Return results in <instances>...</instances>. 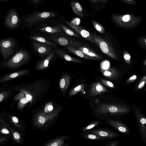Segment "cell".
<instances>
[{"instance_id": "obj_31", "label": "cell", "mask_w": 146, "mask_h": 146, "mask_svg": "<svg viewBox=\"0 0 146 146\" xmlns=\"http://www.w3.org/2000/svg\"><path fill=\"white\" fill-rule=\"evenodd\" d=\"M98 122H95L94 123H92L90 124H89L88 126L85 127L84 128L82 131H87L88 130H90L92 129L95 127V126H96L97 125H98Z\"/></svg>"}, {"instance_id": "obj_40", "label": "cell", "mask_w": 146, "mask_h": 146, "mask_svg": "<svg viewBox=\"0 0 146 146\" xmlns=\"http://www.w3.org/2000/svg\"><path fill=\"white\" fill-rule=\"evenodd\" d=\"M118 142L116 141H113L104 146H117Z\"/></svg>"}, {"instance_id": "obj_16", "label": "cell", "mask_w": 146, "mask_h": 146, "mask_svg": "<svg viewBox=\"0 0 146 146\" xmlns=\"http://www.w3.org/2000/svg\"><path fill=\"white\" fill-rule=\"evenodd\" d=\"M26 70H22L6 75L0 79V83L10 80L13 78L21 76L27 72Z\"/></svg>"}, {"instance_id": "obj_19", "label": "cell", "mask_w": 146, "mask_h": 146, "mask_svg": "<svg viewBox=\"0 0 146 146\" xmlns=\"http://www.w3.org/2000/svg\"><path fill=\"white\" fill-rule=\"evenodd\" d=\"M70 4L74 14L78 16L82 17L83 16L82 8L81 5L76 1L71 2Z\"/></svg>"}, {"instance_id": "obj_24", "label": "cell", "mask_w": 146, "mask_h": 146, "mask_svg": "<svg viewBox=\"0 0 146 146\" xmlns=\"http://www.w3.org/2000/svg\"><path fill=\"white\" fill-rule=\"evenodd\" d=\"M103 74L106 77L110 78H116L119 76L118 73L115 70L112 68L102 70Z\"/></svg>"}, {"instance_id": "obj_35", "label": "cell", "mask_w": 146, "mask_h": 146, "mask_svg": "<svg viewBox=\"0 0 146 146\" xmlns=\"http://www.w3.org/2000/svg\"><path fill=\"white\" fill-rule=\"evenodd\" d=\"M137 78V76L134 75L130 77L127 81V84L131 83L135 80Z\"/></svg>"}, {"instance_id": "obj_39", "label": "cell", "mask_w": 146, "mask_h": 146, "mask_svg": "<svg viewBox=\"0 0 146 146\" xmlns=\"http://www.w3.org/2000/svg\"><path fill=\"white\" fill-rule=\"evenodd\" d=\"M42 1V0H32L31 1L34 4L36 7L37 8L38 5L40 4L41 1Z\"/></svg>"}, {"instance_id": "obj_20", "label": "cell", "mask_w": 146, "mask_h": 146, "mask_svg": "<svg viewBox=\"0 0 146 146\" xmlns=\"http://www.w3.org/2000/svg\"><path fill=\"white\" fill-rule=\"evenodd\" d=\"M55 53L52 51L44 59L40 60L37 64L39 69H42L48 67L50 61L54 57Z\"/></svg>"}, {"instance_id": "obj_21", "label": "cell", "mask_w": 146, "mask_h": 146, "mask_svg": "<svg viewBox=\"0 0 146 146\" xmlns=\"http://www.w3.org/2000/svg\"><path fill=\"white\" fill-rule=\"evenodd\" d=\"M108 122L111 126L119 131L125 133H128L127 128L122 123L115 121H109Z\"/></svg>"}, {"instance_id": "obj_34", "label": "cell", "mask_w": 146, "mask_h": 146, "mask_svg": "<svg viewBox=\"0 0 146 146\" xmlns=\"http://www.w3.org/2000/svg\"><path fill=\"white\" fill-rule=\"evenodd\" d=\"M9 92L5 91L0 93V103L5 98L8 94Z\"/></svg>"}, {"instance_id": "obj_1", "label": "cell", "mask_w": 146, "mask_h": 146, "mask_svg": "<svg viewBox=\"0 0 146 146\" xmlns=\"http://www.w3.org/2000/svg\"><path fill=\"white\" fill-rule=\"evenodd\" d=\"M130 111L129 107L123 105L115 104L103 103L96 108V114L104 113L119 114L128 112Z\"/></svg>"}, {"instance_id": "obj_12", "label": "cell", "mask_w": 146, "mask_h": 146, "mask_svg": "<svg viewBox=\"0 0 146 146\" xmlns=\"http://www.w3.org/2000/svg\"><path fill=\"white\" fill-rule=\"evenodd\" d=\"M94 38L96 42L98 44L100 49L103 52L113 58H116L115 56L111 53V51L110 46L105 41L98 38L96 36H94Z\"/></svg>"}, {"instance_id": "obj_6", "label": "cell", "mask_w": 146, "mask_h": 146, "mask_svg": "<svg viewBox=\"0 0 146 146\" xmlns=\"http://www.w3.org/2000/svg\"><path fill=\"white\" fill-rule=\"evenodd\" d=\"M38 32L47 33L51 35L59 33H64L62 30L59 24L48 25L42 24L36 27Z\"/></svg>"}, {"instance_id": "obj_36", "label": "cell", "mask_w": 146, "mask_h": 146, "mask_svg": "<svg viewBox=\"0 0 146 146\" xmlns=\"http://www.w3.org/2000/svg\"><path fill=\"white\" fill-rule=\"evenodd\" d=\"M86 55L90 57H95L98 58H100L98 55H96L91 50L89 49L88 52L87 53Z\"/></svg>"}, {"instance_id": "obj_37", "label": "cell", "mask_w": 146, "mask_h": 146, "mask_svg": "<svg viewBox=\"0 0 146 146\" xmlns=\"http://www.w3.org/2000/svg\"><path fill=\"white\" fill-rule=\"evenodd\" d=\"M131 19V17L129 15H124L122 18V21L124 22H127L129 21Z\"/></svg>"}, {"instance_id": "obj_43", "label": "cell", "mask_w": 146, "mask_h": 146, "mask_svg": "<svg viewBox=\"0 0 146 146\" xmlns=\"http://www.w3.org/2000/svg\"><path fill=\"white\" fill-rule=\"evenodd\" d=\"M47 111L46 112H48L52 110L53 109V107L51 105H50L47 106Z\"/></svg>"}, {"instance_id": "obj_13", "label": "cell", "mask_w": 146, "mask_h": 146, "mask_svg": "<svg viewBox=\"0 0 146 146\" xmlns=\"http://www.w3.org/2000/svg\"><path fill=\"white\" fill-rule=\"evenodd\" d=\"M68 137L67 136L57 137L48 142L44 146H68L69 144L65 143V141Z\"/></svg>"}, {"instance_id": "obj_4", "label": "cell", "mask_w": 146, "mask_h": 146, "mask_svg": "<svg viewBox=\"0 0 146 146\" xmlns=\"http://www.w3.org/2000/svg\"><path fill=\"white\" fill-rule=\"evenodd\" d=\"M48 40H51L57 45L63 46H71L76 48L81 46V43L68 35L62 36L61 33L51 35L49 36H44Z\"/></svg>"}, {"instance_id": "obj_32", "label": "cell", "mask_w": 146, "mask_h": 146, "mask_svg": "<svg viewBox=\"0 0 146 146\" xmlns=\"http://www.w3.org/2000/svg\"><path fill=\"white\" fill-rule=\"evenodd\" d=\"M101 82L104 84L108 87L113 88H115L113 83L109 81L102 79Z\"/></svg>"}, {"instance_id": "obj_30", "label": "cell", "mask_w": 146, "mask_h": 146, "mask_svg": "<svg viewBox=\"0 0 146 146\" xmlns=\"http://www.w3.org/2000/svg\"><path fill=\"white\" fill-rule=\"evenodd\" d=\"M11 119L12 123L15 126L19 128H22V126L19 123L18 119L16 117L12 116L11 117Z\"/></svg>"}, {"instance_id": "obj_17", "label": "cell", "mask_w": 146, "mask_h": 146, "mask_svg": "<svg viewBox=\"0 0 146 146\" xmlns=\"http://www.w3.org/2000/svg\"><path fill=\"white\" fill-rule=\"evenodd\" d=\"M55 51L58 55L67 61L77 63L81 62L80 60L68 55L63 50L57 48Z\"/></svg>"}, {"instance_id": "obj_15", "label": "cell", "mask_w": 146, "mask_h": 146, "mask_svg": "<svg viewBox=\"0 0 146 146\" xmlns=\"http://www.w3.org/2000/svg\"><path fill=\"white\" fill-rule=\"evenodd\" d=\"M92 134L100 136L103 137L113 138L118 136V134L109 131L104 130L97 129L92 131Z\"/></svg>"}, {"instance_id": "obj_7", "label": "cell", "mask_w": 146, "mask_h": 146, "mask_svg": "<svg viewBox=\"0 0 146 146\" xmlns=\"http://www.w3.org/2000/svg\"><path fill=\"white\" fill-rule=\"evenodd\" d=\"M33 48L38 55L44 56L49 54L53 48L48 44L35 41L33 43Z\"/></svg>"}, {"instance_id": "obj_29", "label": "cell", "mask_w": 146, "mask_h": 146, "mask_svg": "<svg viewBox=\"0 0 146 146\" xmlns=\"http://www.w3.org/2000/svg\"><path fill=\"white\" fill-rule=\"evenodd\" d=\"M29 101L27 100L26 97L21 99L18 104V108L19 109L21 108L23 106L28 103Z\"/></svg>"}, {"instance_id": "obj_48", "label": "cell", "mask_w": 146, "mask_h": 146, "mask_svg": "<svg viewBox=\"0 0 146 146\" xmlns=\"http://www.w3.org/2000/svg\"><path fill=\"white\" fill-rule=\"evenodd\" d=\"M2 119H0V127H1L0 124L1 122Z\"/></svg>"}, {"instance_id": "obj_18", "label": "cell", "mask_w": 146, "mask_h": 146, "mask_svg": "<svg viewBox=\"0 0 146 146\" xmlns=\"http://www.w3.org/2000/svg\"><path fill=\"white\" fill-rule=\"evenodd\" d=\"M30 38L35 41L48 44L54 48H56L57 46V44L55 43L50 41L44 36L36 35L30 36Z\"/></svg>"}, {"instance_id": "obj_45", "label": "cell", "mask_w": 146, "mask_h": 146, "mask_svg": "<svg viewBox=\"0 0 146 146\" xmlns=\"http://www.w3.org/2000/svg\"><path fill=\"white\" fill-rule=\"evenodd\" d=\"M25 97L27 100L29 101L32 98V96L29 94H27L25 96Z\"/></svg>"}, {"instance_id": "obj_9", "label": "cell", "mask_w": 146, "mask_h": 146, "mask_svg": "<svg viewBox=\"0 0 146 146\" xmlns=\"http://www.w3.org/2000/svg\"><path fill=\"white\" fill-rule=\"evenodd\" d=\"M19 19L16 11L11 9L8 13L5 20V24L8 27L15 28L18 25Z\"/></svg>"}, {"instance_id": "obj_41", "label": "cell", "mask_w": 146, "mask_h": 146, "mask_svg": "<svg viewBox=\"0 0 146 146\" xmlns=\"http://www.w3.org/2000/svg\"><path fill=\"white\" fill-rule=\"evenodd\" d=\"M124 58L127 63H129L131 56L129 54H125L124 56Z\"/></svg>"}, {"instance_id": "obj_23", "label": "cell", "mask_w": 146, "mask_h": 146, "mask_svg": "<svg viewBox=\"0 0 146 146\" xmlns=\"http://www.w3.org/2000/svg\"><path fill=\"white\" fill-rule=\"evenodd\" d=\"M59 25L64 33L68 35L78 38L80 37V35L77 33L71 30L68 27L60 23H59Z\"/></svg>"}, {"instance_id": "obj_27", "label": "cell", "mask_w": 146, "mask_h": 146, "mask_svg": "<svg viewBox=\"0 0 146 146\" xmlns=\"http://www.w3.org/2000/svg\"><path fill=\"white\" fill-rule=\"evenodd\" d=\"M84 137L86 138L91 139L100 140L101 139H105V138L100 136L97 135L93 134H86Z\"/></svg>"}, {"instance_id": "obj_46", "label": "cell", "mask_w": 146, "mask_h": 146, "mask_svg": "<svg viewBox=\"0 0 146 146\" xmlns=\"http://www.w3.org/2000/svg\"><path fill=\"white\" fill-rule=\"evenodd\" d=\"M1 131L2 133H4V134H8L9 133V131L6 129H3Z\"/></svg>"}, {"instance_id": "obj_11", "label": "cell", "mask_w": 146, "mask_h": 146, "mask_svg": "<svg viewBox=\"0 0 146 146\" xmlns=\"http://www.w3.org/2000/svg\"><path fill=\"white\" fill-rule=\"evenodd\" d=\"M136 115L138 123L139 133L143 141L145 143L146 136V119L142 116H140L137 113Z\"/></svg>"}, {"instance_id": "obj_8", "label": "cell", "mask_w": 146, "mask_h": 146, "mask_svg": "<svg viewBox=\"0 0 146 146\" xmlns=\"http://www.w3.org/2000/svg\"><path fill=\"white\" fill-rule=\"evenodd\" d=\"M56 115V113L47 115L44 114H40L35 119L34 125L37 128H43L46 124L54 118Z\"/></svg>"}, {"instance_id": "obj_25", "label": "cell", "mask_w": 146, "mask_h": 146, "mask_svg": "<svg viewBox=\"0 0 146 146\" xmlns=\"http://www.w3.org/2000/svg\"><path fill=\"white\" fill-rule=\"evenodd\" d=\"M3 123L5 126L7 127L10 130L12 135L14 141L18 144L21 143L22 142V139L20 134L18 132L15 131L8 125H7L5 123L3 122Z\"/></svg>"}, {"instance_id": "obj_47", "label": "cell", "mask_w": 146, "mask_h": 146, "mask_svg": "<svg viewBox=\"0 0 146 146\" xmlns=\"http://www.w3.org/2000/svg\"><path fill=\"white\" fill-rule=\"evenodd\" d=\"M0 1H3L4 2V1H8V0H0Z\"/></svg>"}, {"instance_id": "obj_26", "label": "cell", "mask_w": 146, "mask_h": 146, "mask_svg": "<svg viewBox=\"0 0 146 146\" xmlns=\"http://www.w3.org/2000/svg\"><path fill=\"white\" fill-rule=\"evenodd\" d=\"M69 78L67 76H64L61 79L60 82V87L62 90H65L68 85L69 83Z\"/></svg>"}, {"instance_id": "obj_44", "label": "cell", "mask_w": 146, "mask_h": 146, "mask_svg": "<svg viewBox=\"0 0 146 146\" xmlns=\"http://www.w3.org/2000/svg\"><path fill=\"white\" fill-rule=\"evenodd\" d=\"M7 139L6 136H0V143L5 141Z\"/></svg>"}, {"instance_id": "obj_33", "label": "cell", "mask_w": 146, "mask_h": 146, "mask_svg": "<svg viewBox=\"0 0 146 146\" xmlns=\"http://www.w3.org/2000/svg\"><path fill=\"white\" fill-rule=\"evenodd\" d=\"M84 86L83 85H80L77 87H76L72 91V92H71V95H73L76 93L78 92L81 91L83 88Z\"/></svg>"}, {"instance_id": "obj_38", "label": "cell", "mask_w": 146, "mask_h": 146, "mask_svg": "<svg viewBox=\"0 0 146 146\" xmlns=\"http://www.w3.org/2000/svg\"><path fill=\"white\" fill-rule=\"evenodd\" d=\"M146 76H145L143 78L142 81L140 82L138 85V88L139 89H140L142 88L144 86L146 82Z\"/></svg>"}, {"instance_id": "obj_28", "label": "cell", "mask_w": 146, "mask_h": 146, "mask_svg": "<svg viewBox=\"0 0 146 146\" xmlns=\"http://www.w3.org/2000/svg\"><path fill=\"white\" fill-rule=\"evenodd\" d=\"M110 66V62L107 60L102 62L101 64V67L102 70H108Z\"/></svg>"}, {"instance_id": "obj_14", "label": "cell", "mask_w": 146, "mask_h": 146, "mask_svg": "<svg viewBox=\"0 0 146 146\" xmlns=\"http://www.w3.org/2000/svg\"><path fill=\"white\" fill-rule=\"evenodd\" d=\"M108 92L107 90L100 82L93 84L90 90L91 96H95Z\"/></svg>"}, {"instance_id": "obj_42", "label": "cell", "mask_w": 146, "mask_h": 146, "mask_svg": "<svg viewBox=\"0 0 146 146\" xmlns=\"http://www.w3.org/2000/svg\"><path fill=\"white\" fill-rule=\"evenodd\" d=\"M95 27L96 29L100 32H101L102 31V27L98 24H95Z\"/></svg>"}, {"instance_id": "obj_2", "label": "cell", "mask_w": 146, "mask_h": 146, "mask_svg": "<svg viewBox=\"0 0 146 146\" xmlns=\"http://www.w3.org/2000/svg\"><path fill=\"white\" fill-rule=\"evenodd\" d=\"M58 14L53 11L41 12L37 11L31 14L26 17L25 22L28 25L31 26L48 19L56 17Z\"/></svg>"}, {"instance_id": "obj_5", "label": "cell", "mask_w": 146, "mask_h": 146, "mask_svg": "<svg viewBox=\"0 0 146 146\" xmlns=\"http://www.w3.org/2000/svg\"><path fill=\"white\" fill-rule=\"evenodd\" d=\"M15 44V41L12 38L0 40V52L4 60L13 54Z\"/></svg>"}, {"instance_id": "obj_22", "label": "cell", "mask_w": 146, "mask_h": 146, "mask_svg": "<svg viewBox=\"0 0 146 146\" xmlns=\"http://www.w3.org/2000/svg\"><path fill=\"white\" fill-rule=\"evenodd\" d=\"M65 46L69 51L79 57L86 59H92L90 57L84 54L81 51L77 50L73 46L68 45Z\"/></svg>"}, {"instance_id": "obj_3", "label": "cell", "mask_w": 146, "mask_h": 146, "mask_svg": "<svg viewBox=\"0 0 146 146\" xmlns=\"http://www.w3.org/2000/svg\"><path fill=\"white\" fill-rule=\"evenodd\" d=\"M29 57L27 51L23 50H20L3 64L4 66L9 68H17L27 62Z\"/></svg>"}, {"instance_id": "obj_10", "label": "cell", "mask_w": 146, "mask_h": 146, "mask_svg": "<svg viewBox=\"0 0 146 146\" xmlns=\"http://www.w3.org/2000/svg\"><path fill=\"white\" fill-rule=\"evenodd\" d=\"M66 23L72 28L80 35L92 42V38L90 33L87 30L84 29L80 26L76 25L71 22L67 21H66Z\"/></svg>"}]
</instances>
